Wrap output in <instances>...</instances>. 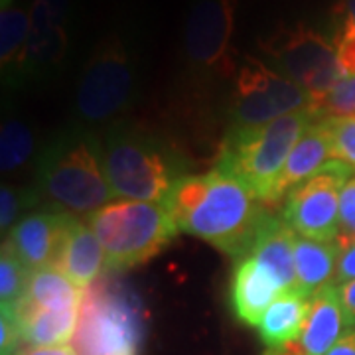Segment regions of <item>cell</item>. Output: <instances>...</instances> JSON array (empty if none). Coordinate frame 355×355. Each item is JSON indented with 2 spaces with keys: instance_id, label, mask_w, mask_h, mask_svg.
I'll return each instance as SVG.
<instances>
[{
  "instance_id": "cell-40",
  "label": "cell",
  "mask_w": 355,
  "mask_h": 355,
  "mask_svg": "<svg viewBox=\"0 0 355 355\" xmlns=\"http://www.w3.org/2000/svg\"><path fill=\"white\" fill-rule=\"evenodd\" d=\"M14 2H16V0H2V8H4V6H10Z\"/></svg>"
},
{
  "instance_id": "cell-32",
  "label": "cell",
  "mask_w": 355,
  "mask_h": 355,
  "mask_svg": "<svg viewBox=\"0 0 355 355\" xmlns=\"http://www.w3.org/2000/svg\"><path fill=\"white\" fill-rule=\"evenodd\" d=\"M22 336L18 330V324L8 310H2L0 320V355H16L22 347Z\"/></svg>"
},
{
  "instance_id": "cell-31",
  "label": "cell",
  "mask_w": 355,
  "mask_h": 355,
  "mask_svg": "<svg viewBox=\"0 0 355 355\" xmlns=\"http://www.w3.org/2000/svg\"><path fill=\"white\" fill-rule=\"evenodd\" d=\"M336 51H338V64L342 67L343 76L355 77V28L345 20L338 36Z\"/></svg>"
},
{
  "instance_id": "cell-12",
  "label": "cell",
  "mask_w": 355,
  "mask_h": 355,
  "mask_svg": "<svg viewBox=\"0 0 355 355\" xmlns=\"http://www.w3.org/2000/svg\"><path fill=\"white\" fill-rule=\"evenodd\" d=\"M73 221L76 217L64 211H36L22 217L4 243L28 270L53 266Z\"/></svg>"
},
{
  "instance_id": "cell-13",
  "label": "cell",
  "mask_w": 355,
  "mask_h": 355,
  "mask_svg": "<svg viewBox=\"0 0 355 355\" xmlns=\"http://www.w3.org/2000/svg\"><path fill=\"white\" fill-rule=\"evenodd\" d=\"M30 32L26 42L24 79H44L55 73L67 53V32L42 0L30 4Z\"/></svg>"
},
{
  "instance_id": "cell-26",
  "label": "cell",
  "mask_w": 355,
  "mask_h": 355,
  "mask_svg": "<svg viewBox=\"0 0 355 355\" xmlns=\"http://www.w3.org/2000/svg\"><path fill=\"white\" fill-rule=\"evenodd\" d=\"M32 270H28L20 259L12 253V249L2 243V257H0V302L2 310H14L22 302L28 280Z\"/></svg>"
},
{
  "instance_id": "cell-8",
  "label": "cell",
  "mask_w": 355,
  "mask_h": 355,
  "mask_svg": "<svg viewBox=\"0 0 355 355\" xmlns=\"http://www.w3.org/2000/svg\"><path fill=\"white\" fill-rule=\"evenodd\" d=\"M261 51L272 60L279 73L308 91L316 111L345 77L338 64L336 48L304 22L280 26L268 38L261 40Z\"/></svg>"
},
{
  "instance_id": "cell-28",
  "label": "cell",
  "mask_w": 355,
  "mask_h": 355,
  "mask_svg": "<svg viewBox=\"0 0 355 355\" xmlns=\"http://www.w3.org/2000/svg\"><path fill=\"white\" fill-rule=\"evenodd\" d=\"M322 119L326 116H355V77H343L331 93L318 107Z\"/></svg>"
},
{
  "instance_id": "cell-5",
  "label": "cell",
  "mask_w": 355,
  "mask_h": 355,
  "mask_svg": "<svg viewBox=\"0 0 355 355\" xmlns=\"http://www.w3.org/2000/svg\"><path fill=\"white\" fill-rule=\"evenodd\" d=\"M144 310L135 294L97 279L83 294L71 347L77 355H139Z\"/></svg>"
},
{
  "instance_id": "cell-14",
  "label": "cell",
  "mask_w": 355,
  "mask_h": 355,
  "mask_svg": "<svg viewBox=\"0 0 355 355\" xmlns=\"http://www.w3.org/2000/svg\"><path fill=\"white\" fill-rule=\"evenodd\" d=\"M284 294L280 282L265 266H261L253 257H245L237 261L231 277V310L235 318L259 326L265 312Z\"/></svg>"
},
{
  "instance_id": "cell-21",
  "label": "cell",
  "mask_w": 355,
  "mask_h": 355,
  "mask_svg": "<svg viewBox=\"0 0 355 355\" xmlns=\"http://www.w3.org/2000/svg\"><path fill=\"white\" fill-rule=\"evenodd\" d=\"M312 298L300 292H284L259 322V336L266 347H280L302 338Z\"/></svg>"
},
{
  "instance_id": "cell-16",
  "label": "cell",
  "mask_w": 355,
  "mask_h": 355,
  "mask_svg": "<svg viewBox=\"0 0 355 355\" xmlns=\"http://www.w3.org/2000/svg\"><path fill=\"white\" fill-rule=\"evenodd\" d=\"M349 331L354 328L345 316L338 286L330 284L316 292L300 338L306 355H326Z\"/></svg>"
},
{
  "instance_id": "cell-23",
  "label": "cell",
  "mask_w": 355,
  "mask_h": 355,
  "mask_svg": "<svg viewBox=\"0 0 355 355\" xmlns=\"http://www.w3.org/2000/svg\"><path fill=\"white\" fill-rule=\"evenodd\" d=\"M30 32V10L10 4L0 10V64L6 81L24 79L26 42Z\"/></svg>"
},
{
  "instance_id": "cell-27",
  "label": "cell",
  "mask_w": 355,
  "mask_h": 355,
  "mask_svg": "<svg viewBox=\"0 0 355 355\" xmlns=\"http://www.w3.org/2000/svg\"><path fill=\"white\" fill-rule=\"evenodd\" d=\"M334 140L336 160H342L355 172V116H326Z\"/></svg>"
},
{
  "instance_id": "cell-33",
  "label": "cell",
  "mask_w": 355,
  "mask_h": 355,
  "mask_svg": "<svg viewBox=\"0 0 355 355\" xmlns=\"http://www.w3.org/2000/svg\"><path fill=\"white\" fill-rule=\"evenodd\" d=\"M340 249L338 257V270H336V286H342L349 280H355V241L336 243Z\"/></svg>"
},
{
  "instance_id": "cell-6",
  "label": "cell",
  "mask_w": 355,
  "mask_h": 355,
  "mask_svg": "<svg viewBox=\"0 0 355 355\" xmlns=\"http://www.w3.org/2000/svg\"><path fill=\"white\" fill-rule=\"evenodd\" d=\"M137 65L127 42L119 34L101 40L93 50L76 91V113L91 125L125 113L135 97Z\"/></svg>"
},
{
  "instance_id": "cell-37",
  "label": "cell",
  "mask_w": 355,
  "mask_h": 355,
  "mask_svg": "<svg viewBox=\"0 0 355 355\" xmlns=\"http://www.w3.org/2000/svg\"><path fill=\"white\" fill-rule=\"evenodd\" d=\"M326 355H355V330L345 334Z\"/></svg>"
},
{
  "instance_id": "cell-35",
  "label": "cell",
  "mask_w": 355,
  "mask_h": 355,
  "mask_svg": "<svg viewBox=\"0 0 355 355\" xmlns=\"http://www.w3.org/2000/svg\"><path fill=\"white\" fill-rule=\"evenodd\" d=\"M50 12L53 14V18L60 22V24L67 26V18H69V10H71V0H42Z\"/></svg>"
},
{
  "instance_id": "cell-29",
  "label": "cell",
  "mask_w": 355,
  "mask_h": 355,
  "mask_svg": "<svg viewBox=\"0 0 355 355\" xmlns=\"http://www.w3.org/2000/svg\"><path fill=\"white\" fill-rule=\"evenodd\" d=\"M38 202L34 191L14 190L10 186H2L0 193V227L2 231H10L18 223V217L26 211L30 205Z\"/></svg>"
},
{
  "instance_id": "cell-10",
  "label": "cell",
  "mask_w": 355,
  "mask_h": 355,
  "mask_svg": "<svg viewBox=\"0 0 355 355\" xmlns=\"http://www.w3.org/2000/svg\"><path fill=\"white\" fill-rule=\"evenodd\" d=\"M352 168L330 160L318 174L288 191L282 219L300 237L336 241L340 235V193L352 180Z\"/></svg>"
},
{
  "instance_id": "cell-39",
  "label": "cell",
  "mask_w": 355,
  "mask_h": 355,
  "mask_svg": "<svg viewBox=\"0 0 355 355\" xmlns=\"http://www.w3.org/2000/svg\"><path fill=\"white\" fill-rule=\"evenodd\" d=\"M345 22L355 28V0H347V16H345Z\"/></svg>"
},
{
  "instance_id": "cell-17",
  "label": "cell",
  "mask_w": 355,
  "mask_h": 355,
  "mask_svg": "<svg viewBox=\"0 0 355 355\" xmlns=\"http://www.w3.org/2000/svg\"><path fill=\"white\" fill-rule=\"evenodd\" d=\"M296 231L282 219V216L270 214L261 229L253 251L249 257L279 280L284 292H298L296 268H294V241Z\"/></svg>"
},
{
  "instance_id": "cell-2",
  "label": "cell",
  "mask_w": 355,
  "mask_h": 355,
  "mask_svg": "<svg viewBox=\"0 0 355 355\" xmlns=\"http://www.w3.org/2000/svg\"><path fill=\"white\" fill-rule=\"evenodd\" d=\"M318 119L316 111H298L284 114L261 128L229 130L217 170L239 178L268 209H272V190L292 148Z\"/></svg>"
},
{
  "instance_id": "cell-15",
  "label": "cell",
  "mask_w": 355,
  "mask_h": 355,
  "mask_svg": "<svg viewBox=\"0 0 355 355\" xmlns=\"http://www.w3.org/2000/svg\"><path fill=\"white\" fill-rule=\"evenodd\" d=\"M330 160H336V154H334V140L328 127V119H318L292 148L284 170L272 190L270 207L275 209V205L284 196H288V191L318 174Z\"/></svg>"
},
{
  "instance_id": "cell-4",
  "label": "cell",
  "mask_w": 355,
  "mask_h": 355,
  "mask_svg": "<svg viewBox=\"0 0 355 355\" xmlns=\"http://www.w3.org/2000/svg\"><path fill=\"white\" fill-rule=\"evenodd\" d=\"M105 249V270H125L160 253L178 233L162 203L119 200L87 217Z\"/></svg>"
},
{
  "instance_id": "cell-24",
  "label": "cell",
  "mask_w": 355,
  "mask_h": 355,
  "mask_svg": "<svg viewBox=\"0 0 355 355\" xmlns=\"http://www.w3.org/2000/svg\"><path fill=\"white\" fill-rule=\"evenodd\" d=\"M34 137L24 121L10 116L2 123L0 132V168L2 174H12L30 162L34 154Z\"/></svg>"
},
{
  "instance_id": "cell-38",
  "label": "cell",
  "mask_w": 355,
  "mask_h": 355,
  "mask_svg": "<svg viewBox=\"0 0 355 355\" xmlns=\"http://www.w3.org/2000/svg\"><path fill=\"white\" fill-rule=\"evenodd\" d=\"M265 355H306L304 345L300 340L296 342L286 343V345H280V347H268Z\"/></svg>"
},
{
  "instance_id": "cell-20",
  "label": "cell",
  "mask_w": 355,
  "mask_h": 355,
  "mask_svg": "<svg viewBox=\"0 0 355 355\" xmlns=\"http://www.w3.org/2000/svg\"><path fill=\"white\" fill-rule=\"evenodd\" d=\"M338 257L340 249L336 241H318L298 235L294 241V268L298 292L312 298L316 292L334 284Z\"/></svg>"
},
{
  "instance_id": "cell-30",
  "label": "cell",
  "mask_w": 355,
  "mask_h": 355,
  "mask_svg": "<svg viewBox=\"0 0 355 355\" xmlns=\"http://www.w3.org/2000/svg\"><path fill=\"white\" fill-rule=\"evenodd\" d=\"M355 241V176L340 193V235L336 243Z\"/></svg>"
},
{
  "instance_id": "cell-25",
  "label": "cell",
  "mask_w": 355,
  "mask_h": 355,
  "mask_svg": "<svg viewBox=\"0 0 355 355\" xmlns=\"http://www.w3.org/2000/svg\"><path fill=\"white\" fill-rule=\"evenodd\" d=\"M207 184H209L207 174L205 176H178L172 182L170 190L160 203L164 205L176 229H180L182 221L200 205L207 191Z\"/></svg>"
},
{
  "instance_id": "cell-3",
  "label": "cell",
  "mask_w": 355,
  "mask_h": 355,
  "mask_svg": "<svg viewBox=\"0 0 355 355\" xmlns=\"http://www.w3.org/2000/svg\"><path fill=\"white\" fill-rule=\"evenodd\" d=\"M36 198L64 214H95L116 198L105 178L101 148L89 137L53 144L40 160Z\"/></svg>"
},
{
  "instance_id": "cell-34",
  "label": "cell",
  "mask_w": 355,
  "mask_h": 355,
  "mask_svg": "<svg viewBox=\"0 0 355 355\" xmlns=\"http://www.w3.org/2000/svg\"><path fill=\"white\" fill-rule=\"evenodd\" d=\"M338 292H340V300L345 310V316L355 330V280H349L342 286H338Z\"/></svg>"
},
{
  "instance_id": "cell-9",
  "label": "cell",
  "mask_w": 355,
  "mask_h": 355,
  "mask_svg": "<svg viewBox=\"0 0 355 355\" xmlns=\"http://www.w3.org/2000/svg\"><path fill=\"white\" fill-rule=\"evenodd\" d=\"M298 111H316L308 91L251 55L245 58L235 81L229 130L261 128Z\"/></svg>"
},
{
  "instance_id": "cell-22",
  "label": "cell",
  "mask_w": 355,
  "mask_h": 355,
  "mask_svg": "<svg viewBox=\"0 0 355 355\" xmlns=\"http://www.w3.org/2000/svg\"><path fill=\"white\" fill-rule=\"evenodd\" d=\"M85 291L79 288L55 266L32 270L24 298L18 306L50 308V310H79ZM16 306V308H18Z\"/></svg>"
},
{
  "instance_id": "cell-7",
  "label": "cell",
  "mask_w": 355,
  "mask_h": 355,
  "mask_svg": "<svg viewBox=\"0 0 355 355\" xmlns=\"http://www.w3.org/2000/svg\"><path fill=\"white\" fill-rule=\"evenodd\" d=\"M101 166L116 198L160 203L172 186L164 154L137 130L114 128L101 144Z\"/></svg>"
},
{
  "instance_id": "cell-19",
  "label": "cell",
  "mask_w": 355,
  "mask_h": 355,
  "mask_svg": "<svg viewBox=\"0 0 355 355\" xmlns=\"http://www.w3.org/2000/svg\"><path fill=\"white\" fill-rule=\"evenodd\" d=\"M79 310L18 306L8 312L18 324L22 342L28 343L30 347H55L73 340L79 324Z\"/></svg>"
},
{
  "instance_id": "cell-36",
  "label": "cell",
  "mask_w": 355,
  "mask_h": 355,
  "mask_svg": "<svg viewBox=\"0 0 355 355\" xmlns=\"http://www.w3.org/2000/svg\"><path fill=\"white\" fill-rule=\"evenodd\" d=\"M16 355H77L73 347L67 345H55V347H26Z\"/></svg>"
},
{
  "instance_id": "cell-1",
  "label": "cell",
  "mask_w": 355,
  "mask_h": 355,
  "mask_svg": "<svg viewBox=\"0 0 355 355\" xmlns=\"http://www.w3.org/2000/svg\"><path fill=\"white\" fill-rule=\"evenodd\" d=\"M207 191L200 205L182 221L178 231L200 237L235 261L251 254L254 241L272 214L239 178L221 170L207 174Z\"/></svg>"
},
{
  "instance_id": "cell-11",
  "label": "cell",
  "mask_w": 355,
  "mask_h": 355,
  "mask_svg": "<svg viewBox=\"0 0 355 355\" xmlns=\"http://www.w3.org/2000/svg\"><path fill=\"white\" fill-rule=\"evenodd\" d=\"M237 0H193L184 26V53L198 73L231 76L235 58L231 40L235 32Z\"/></svg>"
},
{
  "instance_id": "cell-18",
  "label": "cell",
  "mask_w": 355,
  "mask_h": 355,
  "mask_svg": "<svg viewBox=\"0 0 355 355\" xmlns=\"http://www.w3.org/2000/svg\"><path fill=\"white\" fill-rule=\"evenodd\" d=\"M53 266L73 280L79 288L87 291L107 266V254L91 227L76 217Z\"/></svg>"
}]
</instances>
